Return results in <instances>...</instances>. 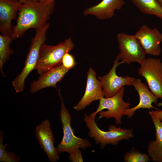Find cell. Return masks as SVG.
Wrapping results in <instances>:
<instances>
[{"label":"cell","instance_id":"26","mask_svg":"<svg viewBox=\"0 0 162 162\" xmlns=\"http://www.w3.org/2000/svg\"><path fill=\"white\" fill-rule=\"evenodd\" d=\"M162 6V0H156Z\"/></svg>","mask_w":162,"mask_h":162},{"label":"cell","instance_id":"12","mask_svg":"<svg viewBox=\"0 0 162 162\" xmlns=\"http://www.w3.org/2000/svg\"><path fill=\"white\" fill-rule=\"evenodd\" d=\"M146 54L159 56L161 52L160 44L162 42V34L157 28L151 29L143 25L134 34Z\"/></svg>","mask_w":162,"mask_h":162},{"label":"cell","instance_id":"15","mask_svg":"<svg viewBox=\"0 0 162 162\" xmlns=\"http://www.w3.org/2000/svg\"><path fill=\"white\" fill-rule=\"evenodd\" d=\"M132 86L135 88L139 95V102L136 106L128 109L124 112V116L130 118L134 116L136 110L141 108L158 109L153 106L152 104H157L158 98L149 91L146 84L142 82L140 79L135 78Z\"/></svg>","mask_w":162,"mask_h":162},{"label":"cell","instance_id":"23","mask_svg":"<svg viewBox=\"0 0 162 162\" xmlns=\"http://www.w3.org/2000/svg\"><path fill=\"white\" fill-rule=\"evenodd\" d=\"M69 158L72 162H82L83 160L80 149L70 154Z\"/></svg>","mask_w":162,"mask_h":162},{"label":"cell","instance_id":"27","mask_svg":"<svg viewBox=\"0 0 162 162\" xmlns=\"http://www.w3.org/2000/svg\"><path fill=\"white\" fill-rule=\"evenodd\" d=\"M50 1H55V0H50Z\"/></svg>","mask_w":162,"mask_h":162},{"label":"cell","instance_id":"2","mask_svg":"<svg viewBox=\"0 0 162 162\" xmlns=\"http://www.w3.org/2000/svg\"><path fill=\"white\" fill-rule=\"evenodd\" d=\"M58 94L61 101L59 118L63 135L62 140L56 148L58 153L59 154L67 152L70 154L80 148L85 149L91 147L92 143L89 140L78 137L74 135L71 126V116L65 105L60 89L58 90Z\"/></svg>","mask_w":162,"mask_h":162},{"label":"cell","instance_id":"21","mask_svg":"<svg viewBox=\"0 0 162 162\" xmlns=\"http://www.w3.org/2000/svg\"><path fill=\"white\" fill-rule=\"evenodd\" d=\"M150 160L148 154L140 153L134 149L126 152L124 156V160L126 162H147Z\"/></svg>","mask_w":162,"mask_h":162},{"label":"cell","instance_id":"16","mask_svg":"<svg viewBox=\"0 0 162 162\" xmlns=\"http://www.w3.org/2000/svg\"><path fill=\"white\" fill-rule=\"evenodd\" d=\"M124 4V0H102L97 4L86 9L83 14L93 15L101 20L110 19L114 15L115 11L121 9Z\"/></svg>","mask_w":162,"mask_h":162},{"label":"cell","instance_id":"13","mask_svg":"<svg viewBox=\"0 0 162 162\" xmlns=\"http://www.w3.org/2000/svg\"><path fill=\"white\" fill-rule=\"evenodd\" d=\"M22 3L18 0H0V31L1 34L11 36L15 19Z\"/></svg>","mask_w":162,"mask_h":162},{"label":"cell","instance_id":"7","mask_svg":"<svg viewBox=\"0 0 162 162\" xmlns=\"http://www.w3.org/2000/svg\"><path fill=\"white\" fill-rule=\"evenodd\" d=\"M116 38L121 50L116 59H121L122 64L136 62L141 65L144 62L146 53L134 35L120 32Z\"/></svg>","mask_w":162,"mask_h":162},{"label":"cell","instance_id":"1","mask_svg":"<svg viewBox=\"0 0 162 162\" xmlns=\"http://www.w3.org/2000/svg\"><path fill=\"white\" fill-rule=\"evenodd\" d=\"M55 6V1L27 0L18 12L16 24L11 37L13 40L22 37L28 30L43 26L50 19Z\"/></svg>","mask_w":162,"mask_h":162},{"label":"cell","instance_id":"11","mask_svg":"<svg viewBox=\"0 0 162 162\" xmlns=\"http://www.w3.org/2000/svg\"><path fill=\"white\" fill-rule=\"evenodd\" d=\"M97 73L90 67L87 74V82L85 93L78 103L73 106L77 112L84 109L93 101L104 97L101 82L96 78Z\"/></svg>","mask_w":162,"mask_h":162},{"label":"cell","instance_id":"5","mask_svg":"<svg viewBox=\"0 0 162 162\" xmlns=\"http://www.w3.org/2000/svg\"><path fill=\"white\" fill-rule=\"evenodd\" d=\"M74 44L70 38L56 45L43 44L40 50L36 70L40 75L62 64L64 55L74 48Z\"/></svg>","mask_w":162,"mask_h":162},{"label":"cell","instance_id":"8","mask_svg":"<svg viewBox=\"0 0 162 162\" xmlns=\"http://www.w3.org/2000/svg\"><path fill=\"white\" fill-rule=\"evenodd\" d=\"M144 77L151 92L162 99V62L159 58L148 57L138 69Z\"/></svg>","mask_w":162,"mask_h":162},{"label":"cell","instance_id":"24","mask_svg":"<svg viewBox=\"0 0 162 162\" xmlns=\"http://www.w3.org/2000/svg\"><path fill=\"white\" fill-rule=\"evenodd\" d=\"M154 111L158 115L160 120L162 121V110L158 109L157 110Z\"/></svg>","mask_w":162,"mask_h":162},{"label":"cell","instance_id":"4","mask_svg":"<svg viewBox=\"0 0 162 162\" xmlns=\"http://www.w3.org/2000/svg\"><path fill=\"white\" fill-rule=\"evenodd\" d=\"M95 118L90 116L86 113L83 118L86 127L89 130L88 136L93 138L95 144L99 145L103 149L107 145H116L119 142L129 140L134 136L133 128L124 129L116 125L111 124L108 131H104L100 129L95 122Z\"/></svg>","mask_w":162,"mask_h":162},{"label":"cell","instance_id":"19","mask_svg":"<svg viewBox=\"0 0 162 162\" xmlns=\"http://www.w3.org/2000/svg\"><path fill=\"white\" fill-rule=\"evenodd\" d=\"M13 40L10 36L0 35V70L2 76H5L2 67L6 62L9 59L10 55L14 53L10 45Z\"/></svg>","mask_w":162,"mask_h":162},{"label":"cell","instance_id":"6","mask_svg":"<svg viewBox=\"0 0 162 162\" xmlns=\"http://www.w3.org/2000/svg\"><path fill=\"white\" fill-rule=\"evenodd\" d=\"M124 90V87H123L113 96L102 98L99 100V104L96 111L89 116L95 117L99 113V119L103 118L106 119L113 118L117 125L121 124V118L130 105L129 102H125L123 99Z\"/></svg>","mask_w":162,"mask_h":162},{"label":"cell","instance_id":"3","mask_svg":"<svg viewBox=\"0 0 162 162\" xmlns=\"http://www.w3.org/2000/svg\"><path fill=\"white\" fill-rule=\"evenodd\" d=\"M50 26V23L47 22L36 29L25 60V66L20 74L12 82L13 86L16 93L23 91L26 77L32 70L36 69L40 48L45 43L46 34Z\"/></svg>","mask_w":162,"mask_h":162},{"label":"cell","instance_id":"25","mask_svg":"<svg viewBox=\"0 0 162 162\" xmlns=\"http://www.w3.org/2000/svg\"><path fill=\"white\" fill-rule=\"evenodd\" d=\"M19 1H20L21 3H22V4L23 2L24 1L27 0H18ZM35 1H46L49 0H34Z\"/></svg>","mask_w":162,"mask_h":162},{"label":"cell","instance_id":"20","mask_svg":"<svg viewBox=\"0 0 162 162\" xmlns=\"http://www.w3.org/2000/svg\"><path fill=\"white\" fill-rule=\"evenodd\" d=\"M4 132L1 130L0 131V161L3 162H19L20 158L13 151H8L7 150L8 144L4 143Z\"/></svg>","mask_w":162,"mask_h":162},{"label":"cell","instance_id":"14","mask_svg":"<svg viewBox=\"0 0 162 162\" xmlns=\"http://www.w3.org/2000/svg\"><path fill=\"white\" fill-rule=\"evenodd\" d=\"M70 70L62 64L40 75L37 80L31 83L30 92L33 94L44 88L50 87L57 88V83L62 80Z\"/></svg>","mask_w":162,"mask_h":162},{"label":"cell","instance_id":"18","mask_svg":"<svg viewBox=\"0 0 162 162\" xmlns=\"http://www.w3.org/2000/svg\"><path fill=\"white\" fill-rule=\"evenodd\" d=\"M143 13L154 15L162 19V6L156 0H131Z\"/></svg>","mask_w":162,"mask_h":162},{"label":"cell","instance_id":"17","mask_svg":"<svg viewBox=\"0 0 162 162\" xmlns=\"http://www.w3.org/2000/svg\"><path fill=\"white\" fill-rule=\"evenodd\" d=\"M148 114L155 126L156 139L149 142L148 152L153 161L162 162V122L154 111H149Z\"/></svg>","mask_w":162,"mask_h":162},{"label":"cell","instance_id":"22","mask_svg":"<svg viewBox=\"0 0 162 162\" xmlns=\"http://www.w3.org/2000/svg\"><path fill=\"white\" fill-rule=\"evenodd\" d=\"M62 64L65 68L70 70L76 65V63L73 56L67 53L63 57Z\"/></svg>","mask_w":162,"mask_h":162},{"label":"cell","instance_id":"10","mask_svg":"<svg viewBox=\"0 0 162 162\" xmlns=\"http://www.w3.org/2000/svg\"><path fill=\"white\" fill-rule=\"evenodd\" d=\"M35 132L37 140L49 160L51 162L57 161L59 158V154L54 145L55 139L49 120H44L38 124Z\"/></svg>","mask_w":162,"mask_h":162},{"label":"cell","instance_id":"9","mask_svg":"<svg viewBox=\"0 0 162 162\" xmlns=\"http://www.w3.org/2000/svg\"><path fill=\"white\" fill-rule=\"evenodd\" d=\"M116 58L111 69L106 75L98 77L101 82L104 98L112 97L116 94L119 89L124 86H132L135 78L128 76L124 77L118 76L116 72L117 67L122 64Z\"/></svg>","mask_w":162,"mask_h":162}]
</instances>
